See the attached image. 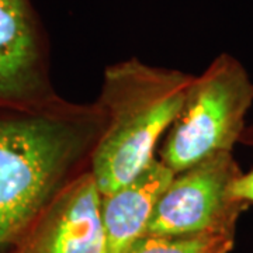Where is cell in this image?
Returning <instances> with one entry per match:
<instances>
[{"mask_svg":"<svg viewBox=\"0 0 253 253\" xmlns=\"http://www.w3.org/2000/svg\"><path fill=\"white\" fill-rule=\"evenodd\" d=\"M234 197L246 204H253V170L242 173L232 184Z\"/></svg>","mask_w":253,"mask_h":253,"instance_id":"cell-9","label":"cell"},{"mask_svg":"<svg viewBox=\"0 0 253 253\" xmlns=\"http://www.w3.org/2000/svg\"><path fill=\"white\" fill-rule=\"evenodd\" d=\"M239 142L253 146V124H251L249 126H245L244 132H242V135L239 138Z\"/></svg>","mask_w":253,"mask_h":253,"instance_id":"cell-10","label":"cell"},{"mask_svg":"<svg viewBox=\"0 0 253 253\" xmlns=\"http://www.w3.org/2000/svg\"><path fill=\"white\" fill-rule=\"evenodd\" d=\"M174 173L155 158L132 180L100 196V212L109 253H126L146 232L155 206Z\"/></svg>","mask_w":253,"mask_h":253,"instance_id":"cell-7","label":"cell"},{"mask_svg":"<svg viewBox=\"0 0 253 253\" xmlns=\"http://www.w3.org/2000/svg\"><path fill=\"white\" fill-rule=\"evenodd\" d=\"M241 174L232 152L214 155L174 173L145 234L235 235L238 218L249 207L232 194V184Z\"/></svg>","mask_w":253,"mask_h":253,"instance_id":"cell-4","label":"cell"},{"mask_svg":"<svg viewBox=\"0 0 253 253\" xmlns=\"http://www.w3.org/2000/svg\"><path fill=\"white\" fill-rule=\"evenodd\" d=\"M18 253H109L100 193L90 170L66 184L37 218Z\"/></svg>","mask_w":253,"mask_h":253,"instance_id":"cell-6","label":"cell"},{"mask_svg":"<svg viewBox=\"0 0 253 253\" xmlns=\"http://www.w3.org/2000/svg\"><path fill=\"white\" fill-rule=\"evenodd\" d=\"M253 101V83L242 63L221 54L194 76L177 117L166 132L159 161L179 173L214 155L232 152Z\"/></svg>","mask_w":253,"mask_h":253,"instance_id":"cell-3","label":"cell"},{"mask_svg":"<svg viewBox=\"0 0 253 253\" xmlns=\"http://www.w3.org/2000/svg\"><path fill=\"white\" fill-rule=\"evenodd\" d=\"M13 253H18V252H17V251H14V252H13Z\"/></svg>","mask_w":253,"mask_h":253,"instance_id":"cell-11","label":"cell"},{"mask_svg":"<svg viewBox=\"0 0 253 253\" xmlns=\"http://www.w3.org/2000/svg\"><path fill=\"white\" fill-rule=\"evenodd\" d=\"M193 79L136 58L106 69L97 101L104 128L89 166L100 196L126 184L154 161L156 145L177 117Z\"/></svg>","mask_w":253,"mask_h":253,"instance_id":"cell-2","label":"cell"},{"mask_svg":"<svg viewBox=\"0 0 253 253\" xmlns=\"http://www.w3.org/2000/svg\"><path fill=\"white\" fill-rule=\"evenodd\" d=\"M104 128L99 104L58 96L0 104V253H13L61 190L90 166Z\"/></svg>","mask_w":253,"mask_h":253,"instance_id":"cell-1","label":"cell"},{"mask_svg":"<svg viewBox=\"0 0 253 253\" xmlns=\"http://www.w3.org/2000/svg\"><path fill=\"white\" fill-rule=\"evenodd\" d=\"M235 235L199 234V235H156L144 234L126 253H229Z\"/></svg>","mask_w":253,"mask_h":253,"instance_id":"cell-8","label":"cell"},{"mask_svg":"<svg viewBox=\"0 0 253 253\" xmlns=\"http://www.w3.org/2000/svg\"><path fill=\"white\" fill-rule=\"evenodd\" d=\"M54 97L48 37L33 1L0 0V104Z\"/></svg>","mask_w":253,"mask_h":253,"instance_id":"cell-5","label":"cell"}]
</instances>
